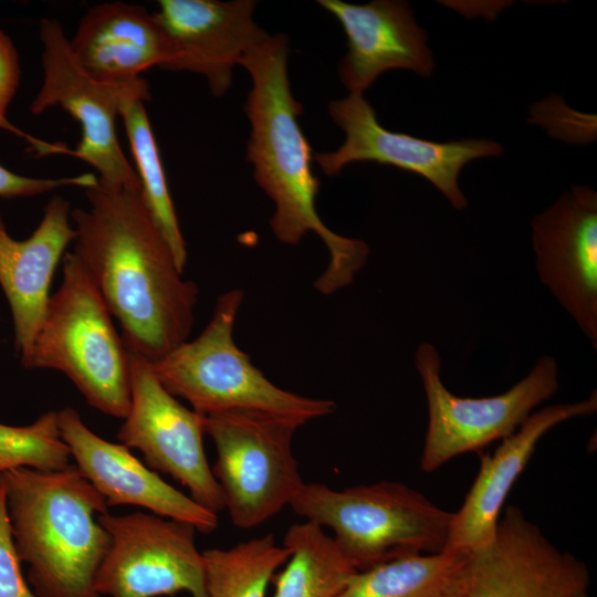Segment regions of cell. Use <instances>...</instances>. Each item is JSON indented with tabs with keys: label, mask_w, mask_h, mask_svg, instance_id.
Masks as SVG:
<instances>
[{
	"label": "cell",
	"mask_w": 597,
	"mask_h": 597,
	"mask_svg": "<svg viewBox=\"0 0 597 597\" xmlns=\"http://www.w3.org/2000/svg\"><path fill=\"white\" fill-rule=\"evenodd\" d=\"M71 212L74 253L122 326L126 347L155 362L187 342L198 286L182 279L142 188L97 182Z\"/></svg>",
	"instance_id": "cell-1"
},
{
	"label": "cell",
	"mask_w": 597,
	"mask_h": 597,
	"mask_svg": "<svg viewBox=\"0 0 597 597\" xmlns=\"http://www.w3.org/2000/svg\"><path fill=\"white\" fill-rule=\"evenodd\" d=\"M287 57L289 40L279 33L268 35L239 62L252 80L244 104L251 123L247 160L253 166L256 184L275 203L270 220L275 238L296 245L312 231L327 247L329 263L314 286L328 295L354 281L370 250L363 240L329 230L316 211L320 180L313 174L311 147L297 122L302 106L291 91Z\"/></svg>",
	"instance_id": "cell-2"
},
{
	"label": "cell",
	"mask_w": 597,
	"mask_h": 597,
	"mask_svg": "<svg viewBox=\"0 0 597 597\" xmlns=\"http://www.w3.org/2000/svg\"><path fill=\"white\" fill-rule=\"evenodd\" d=\"M18 557L36 597H101L97 570L109 535L97 516L105 499L71 464L56 471L17 468L0 473Z\"/></svg>",
	"instance_id": "cell-3"
},
{
	"label": "cell",
	"mask_w": 597,
	"mask_h": 597,
	"mask_svg": "<svg viewBox=\"0 0 597 597\" xmlns=\"http://www.w3.org/2000/svg\"><path fill=\"white\" fill-rule=\"evenodd\" d=\"M289 506L305 521L331 528L338 549L357 570L442 552L453 515L394 481L344 490L304 483Z\"/></svg>",
	"instance_id": "cell-4"
},
{
	"label": "cell",
	"mask_w": 597,
	"mask_h": 597,
	"mask_svg": "<svg viewBox=\"0 0 597 597\" xmlns=\"http://www.w3.org/2000/svg\"><path fill=\"white\" fill-rule=\"evenodd\" d=\"M62 283L50 296L30 369L63 373L88 406L125 418L130 402L127 349L112 313L74 252L62 259Z\"/></svg>",
	"instance_id": "cell-5"
},
{
	"label": "cell",
	"mask_w": 597,
	"mask_h": 597,
	"mask_svg": "<svg viewBox=\"0 0 597 597\" xmlns=\"http://www.w3.org/2000/svg\"><path fill=\"white\" fill-rule=\"evenodd\" d=\"M242 301L243 292L239 289L223 293L217 298L210 322L193 341L150 362L160 384L202 416L250 409L286 416L305 425L333 413V400L277 387L235 345L233 326Z\"/></svg>",
	"instance_id": "cell-6"
},
{
	"label": "cell",
	"mask_w": 597,
	"mask_h": 597,
	"mask_svg": "<svg viewBox=\"0 0 597 597\" xmlns=\"http://www.w3.org/2000/svg\"><path fill=\"white\" fill-rule=\"evenodd\" d=\"M301 426L286 416L250 409L205 416V431L217 454L212 474L237 527L266 522L302 489L305 482L293 453V437Z\"/></svg>",
	"instance_id": "cell-7"
},
{
	"label": "cell",
	"mask_w": 597,
	"mask_h": 597,
	"mask_svg": "<svg viewBox=\"0 0 597 597\" xmlns=\"http://www.w3.org/2000/svg\"><path fill=\"white\" fill-rule=\"evenodd\" d=\"M428 404V427L420 465L433 472L457 455L480 451L513 434L558 390V365L551 356L537 359L530 373L505 392L488 397H459L441 380V358L430 343L415 353Z\"/></svg>",
	"instance_id": "cell-8"
},
{
	"label": "cell",
	"mask_w": 597,
	"mask_h": 597,
	"mask_svg": "<svg viewBox=\"0 0 597 597\" xmlns=\"http://www.w3.org/2000/svg\"><path fill=\"white\" fill-rule=\"evenodd\" d=\"M40 39L43 82L30 112L39 115L61 106L81 126L73 157L92 166L102 184L140 188L136 170L118 142L115 122L126 100H150L148 82L140 77L126 84H109L93 78L76 62L57 20L41 21Z\"/></svg>",
	"instance_id": "cell-9"
},
{
	"label": "cell",
	"mask_w": 597,
	"mask_h": 597,
	"mask_svg": "<svg viewBox=\"0 0 597 597\" xmlns=\"http://www.w3.org/2000/svg\"><path fill=\"white\" fill-rule=\"evenodd\" d=\"M109 535L95 590L108 597H208L196 527L150 512L97 516Z\"/></svg>",
	"instance_id": "cell-10"
},
{
	"label": "cell",
	"mask_w": 597,
	"mask_h": 597,
	"mask_svg": "<svg viewBox=\"0 0 597 597\" xmlns=\"http://www.w3.org/2000/svg\"><path fill=\"white\" fill-rule=\"evenodd\" d=\"M126 349L130 402L117 440L138 450L149 469L169 475L198 504L218 514L224 503L205 453V416L180 404L160 384L147 358Z\"/></svg>",
	"instance_id": "cell-11"
},
{
	"label": "cell",
	"mask_w": 597,
	"mask_h": 597,
	"mask_svg": "<svg viewBox=\"0 0 597 597\" xmlns=\"http://www.w3.org/2000/svg\"><path fill=\"white\" fill-rule=\"evenodd\" d=\"M495 537L468 553L455 570L446 597H576L587 593L586 564L558 549L528 521L507 505Z\"/></svg>",
	"instance_id": "cell-12"
},
{
	"label": "cell",
	"mask_w": 597,
	"mask_h": 597,
	"mask_svg": "<svg viewBox=\"0 0 597 597\" xmlns=\"http://www.w3.org/2000/svg\"><path fill=\"white\" fill-rule=\"evenodd\" d=\"M332 119L344 130L345 140L335 151L318 153L314 160L327 176H336L356 161H376L421 176L431 182L455 210L468 200L458 181L462 168L471 160L498 157L503 148L491 139H461L438 143L383 127L374 107L363 94L332 101Z\"/></svg>",
	"instance_id": "cell-13"
},
{
	"label": "cell",
	"mask_w": 597,
	"mask_h": 597,
	"mask_svg": "<svg viewBox=\"0 0 597 597\" xmlns=\"http://www.w3.org/2000/svg\"><path fill=\"white\" fill-rule=\"evenodd\" d=\"M540 282L597 349V192L573 185L532 221Z\"/></svg>",
	"instance_id": "cell-14"
},
{
	"label": "cell",
	"mask_w": 597,
	"mask_h": 597,
	"mask_svg": "<svg viewBox=\"0 0 597 597\" xmlns=\"http://www.w3.org/2000/svg\"><path fill=\"white\" fill-rule=\"evenodd\" d=\"M56 415L61 438L74 465L108 506H139L153 514L189 523L206 534L218 527V514L167 483L126 446L97 436L75 409L64 407Z\"/></svg>",
	"instance_id": "cell-15"
},
{
	"label": "cell",
	"mask_w": 597,
	"mask_h": 597,
	"mask_svg": "<svg viewBox=\"0 0 597 597\" xmlns=\"http://www.w3.org/2000/svg\"><path fill=\"white\" fill-rule=\"evenodd\" d=\"M253 0H160L155 17L174 49L165 70L203 75L210 92L224 95L241 57L269 34L253 20Z\"/></svg>",
	"instance_id": "cell-16"
},
{
	"label": "cell",
	"mask_w": 597,
	"mask_h": 597,
	"mask_svg": "<svg viewBox=\"0 0 597 597\" xmlns=\"http://www.w3.org/2000/svg\"><path fill=\"white\" fill-rule=\"evenodd\" d=\"M342 24L348 51L339 62L342 83L352 94H363L384 72L410 70L429 77L434 70L427 32L420 28L407 1L374 0L352 4L318 0Z\"/></svg>",
	"instance_id": "cell-17"
},
{
	"label": "cell",
	"mask_w": 597,
	"mask_h": 597,
	"mask_svg": "<svg viewBox=\"0 0 597 597\" xmlns=\"http://www.w3.org/2000/svg\"><path fill=\"white\" fill-rule=\"evenodd\" d=\"M597 410L596 392L577 402L555 404L534 411L495 452L481 455L479 472L453 513L442 552L468 554L492 543L506 496L525 469L542 437L555 426Z\"/></svg>",
	"instance_id": "cell-18"
},
{
	"label": "cell",
	"mask_w": 597,
	"mask_h": 597,
	"mask_svg": "<svg viewBox=\"0 0 597 597\" xmlns=\"http://www.w3.org/2000/svg\"><path fill=\"white\" fill-rule=\"evenodd\" d=\"M71 212L67 199L53 196L35 230L22 241L9 234L0 213V285L11 310L15 353L28 369L54 271L75 240Z\"/></svg>",
	"instance_id": "cell-19"
},
{
	"label": "cell",
	"mask_w": 597,
	"mask_h": 597,
	"mask_svg": "<svg viewBox=\"0 0 597 597\" xmlns=\"http://www.w3.org/2000/svg\"><path fill=\"white\" fill-rule=\"evenodd\" d=\"M69 43L80 66L109 84L134 82L153 66L165 70L174 57L172 44L155 14L121 1L91 7Z\"/></svg>",
	"instance_id": "cell-20"
},
{
	"label": "cell",
	"mask_w": 597,
	"mask_h": 597,
	"mask_svg": "<svg viewBox=\"0 0 597 597\" xmlns=\"http://www.w3.org/2000/svg\"><path fill=\"white\" fill-rule=\"evenodd\" d=\"M283 545L290 557L272 578V597H335L357 572L333 537L307 521L291 525Z\"/></svg>",
	"instance_id": "cell-21"
},
{
	"label": "cell",
	"mask_w": 597,
	"mask_h": 597,
	"mask_svg": "<svg viewBox=\"0 0 597 597\" xmlns=\"http://www.w3.org/2000/svg\"><path fill=\"white\" fill-rule=\"evenodd\" d=\"M144 103L145 101L139 97L126 100L121 107L119 116L129 142L144 201L168 243L178 269L184 272L187 261L186 241Z\"/></svg>",
	"instance_id": "cell-22"
},
{
	"label": "cell",
	"mask_w": 597,
	"mask_h": 597,
	"mask_svg": "<svg viewBox=\"0 0 597 597\" xmlns=\"http://www.w3.org/2000/svg\"><path fill=\"white\" fill-rule=\"evenodd\" d=\"M465 555L419 554L357 570L335 597H446Z\"/></svg>",
	"instance_id": "cell-23"
},
{
	"label": "cell",
	"mask_w": 597,
	"mask_h": 597,
	"mask_svg": "<svg viewBox=\"0 0 597 597\" xmlns=\"http://www.w3.org/2000/svg\"><path fill=\"white\" fill-rule=\"evenodd\" d=\"M202 556L208 597H265L290 549L266 534L229 548L205 549Z\"/></svg>",
	"instance_id": "cell-24"
},
{
	"label": "cell",
	"mask_w": 597,
	"mask_h": 597,
	"mask_svg": "<svg viewBox=\"0 0 597 597\" xmlns=\"http://www.w3.org/2000/svg\"><path fill=\"white\" fill-rule=\"evenodd\" d=\"M71 460L56 411H46L27 426L0 423V473L17 468L56 471L70 467Z\"/></svg>",
	"instance_id": "cell-25"
},
{
	"label": "cell",
	"mask_w": 597,
	"mask_h": 597,
	"mask_svg": "<svg viewBox=\"0 0 597 597\" xmlns=\"http://www.w3.org/2000/svg\"><path fill=\"white\" fill-rule=\"evenodd\" d=\"M20 80L19 55L10 36L0 30V128L25 139L39 156L61 154L73 156V149L62 144H53L31 136L15 127L7 118V109Z\"/></svg>",
	"instance_id": "cell-26"
},
{
	"label": "cell",
	"mask_w": 597,
	"mask_h": 597,
	"mask_svg": "<svg viewBox=\"0 0 597 597\" xmlns=\"http://www.w3.org/2000/svg\"><path fill=\"white\" fill-rule=\"evenodd\" d=\"M0 597H36L21 570L6 507L4 486L0 476Z\"/></svg>",
	"instance_id": "cell-27"
},
{
	"label": "cell",
	"mask_w": 597,
	"mask_h": 597,
	"mask_svg": "<svg viewBox=\"0 0 597 597\" xmlns=\"http://www.w3.org/2000/svg\"><path fill=\"white\" fill-rule=\"evenodd\" d=\"M97 182L95 174L61 178H34L13 172L0 164V197L6 199L33 197L61 187L86 189Z\"/></svg>",
	"instance_id": "cell-28"
},
{
	"label": "cell",
	"mask_w": 597,
	"mask_h": 597,
	"mask_svg": "<svg viewBox=\"0 0 597 597\" xmlns=\"http://www.w3.org/2000/svg\"><path fill=\"white\" fill-rule=\"evenodd\" d=\"M576 597H588L587 593H583V594H579L578 596Z\"/></svg>",
	"instance_id": "cell-29"
}]
</instances>
